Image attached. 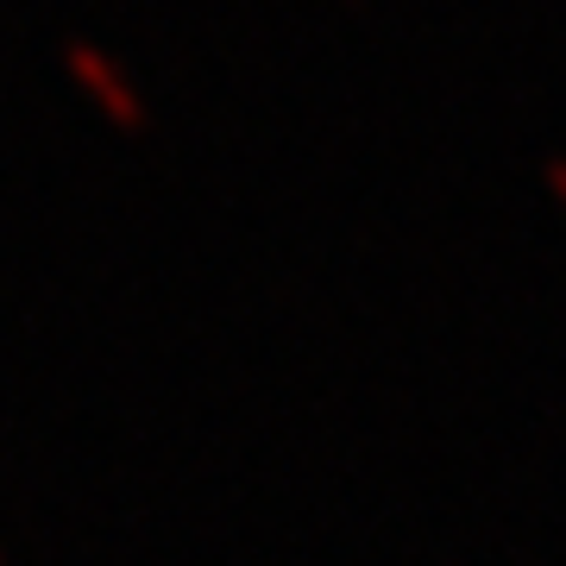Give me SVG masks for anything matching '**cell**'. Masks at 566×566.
I'll use <instances>...</instances> for the list:
<instances>
[{
  "instance_id": "obj_3",
  "label": "cell",
  "mask_w": 566,
  "mask_h": 566,
  "mask_svg": "<svg viewBox=\"0 0 566 566\" xmlns=\"http://www.w3.org/2000/svg\"><path fill=\"white\" fill-rule=\"evenodd\" d=\"M0 566H7V554H0Z\"/></svg>"
},
{
  "instance_id": "obj_2",
  "label": "cell",
  "mask_w": 566,
  "mask_h": 566,
  "mask_svg": "<svg viewBox=\"0 0 566 566\" xmlns=\"http://www.w3.org/2000/svg\"><path fill=\"white\" fill-rule=\"evenodd\" d=\"M542 177H547V189H554V202L566 208V158H560V151H554V158L542 164Z\"/></svg>"
},
{
  "instance_id": "obj_1",
  "label": "cell",
  "mask_w": 566,
  "mask_h": 566,
  "mask_svg": "<svg viewBox=\"0 0 566 566\" xmlns=\"http://www.w3.org/2000/svg\"><path fill=\"white\" fill-rule=\"evenodd\" d=\"M63 70H70V82H76V88H88V102L102 107V114L120 126L126 139H133V133H145V102H139V88H133V76H126L120 63L107 57L102 44L63 39Z\"/></svg>"
},
{
  "instance_id": "obj_4",
  "label": "cell",
  "mask_w": 566,
  "mask_h": 566,
  "mask_svg": "<svg viewBox=\"0 0 566 566\" xmlns=\"http://www.w3.org/2000/svg\"><path fill=\"white\" fill-rule=\"evenodd\" d=\"M353 7H359V0H353Z\"/></svg>"
}]
</instances>
